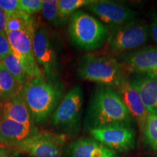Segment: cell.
<instances>
[{"label": "cell", "mask_w": 157, "mask_h": 157, "mask_svg": "<svg viewBox=\"0 0 157 157\" xmlns=\"http://www.w3.org/2000/svg\"><path fill=\"white\" fill-rule=\"evenodd\" d=\"M134 124L117 90L101 85L95 88L84 118V126L88 130L113 126L133 127Z\"/></svg>", "instance_id": "1"}, {"label": "cell", "mask_w": 157, "mask_h": 157, "mask_svg": "<svg viewBox=\"0 0 157 157\" xmlns=\"http://www.w3.org/2000/svg\"><path fill=\"white\" fill-rule=\"evenodd\" d=\"M21 95L34 121L44 123L53 113L63 98L64 87L57 77L42 74L29 79L23 86Z\"/></svg>", "instance_id": "2"}, {"label": "cell", "mask_w": 157, "mask_h": 157, "mask_svg": "<svg viewBox=\"0 0 157 157\" xmlns=\"http://www.w3.org/2000/svg\"><path fill=\"white\" fill-rule=\"evenodd\" d=\"M78 77L84 81L95 82L117 90L128 76L124 71L117 57L109 52H90L78 62Z\"/></svg>", "instance_id": "3"}, {"label": "cell", "mask_w": 157, "mask_h": 157, "mask_svg": "<svg viewBox=\"0 0 157 157\" xmlns=\"http://www.w3.org/2000/svg\"><path fill=\"white\" fill-rule=\"evenodd\" d=\"M68 33L75 48L93 52L106 44L110 31L97 17L78 10L70 17Z\"/></svg>", "instance_id": "4"}, {"label": "cell", "mask_w": 157, "mask_h": 157, "mask_svg": "<svg viewBox=\"0 0 157 157\" xmlns=\"http://www.w3.org/2000/svg\"><path fill=\"white\" fill-rule=\"evenodd\" d=\"M149 24L142 19H135L110 31L107 41L108 52L113 56L139 49L150 39Z\"/></svg>", "instance_id": "5"}, {"label": "cell", "mask_w": 157, "mask_h": 157, "mask_svg": "<svg viewBox=\"0 0 157 157\" xmlns=\"http://www.w3.org/2000/svg\"><path fill=\"white\" fill-rule=\"evenodd\" d=\"M83 104V89L80 85L74 86L63 96L52 113L53 126L64 134H77L81 128Z\"/></svg>", "instance_id": "6"}, {"label": "cell", "mask_w": 157, "mask_h": 157, "mask_svg": "<svg viewBox=\"0 0 157 157\" xmlns=\"http://www.w3.org/2000/svg\"><path fill=\"white\" fill-rule=\"evenodd\" d=\"M65 137L64 135L37 130L25 140L12 146L31 157H63Z\"/></svg>", "instance_id": "7"}, {"label": "cell", "mask_w": 157, "mask_h": 157, "mask_svg": "<svg viewBox=\"0 0 157 157\" xmlns=\"http://www.w3.org/2000/svg\"><path fill=\"white\" fill-rule=\"evenodd\" d=\"M36 28L35 24L33 23L23 30L6 34L10 44L12 52L23 63L29 79L42 75L33 50V41Z\"/></svg>", "instance_id": "8"}, {"label": "cell", "mask_w": 157, "mask_h": 157, "mask_svg": "<svg viewBox=\"0 0 157 157\" xmlns=\"http://www.w3.org/2000/svg\"><path fill=\"white\" fill-rule=\"evenodd\" d=\"M87 10L95 15L109 31L137 19L138 13L123 4L109 0H95L85 7Z\"/></svg>", "instance_id": "9"}, {"label": "cell", "mask_w": 157, "mask_h": 157, "mask_svg": "<svg viewBox=\"0 0 157 157\" xmlns=\"http://www.w3.org/2000/svg\"><path fill=\"white\" fill-rule=\"evenodd\" d=\"M95 140L115 151L127 152L135 148L136 135L133 127H106L89 131Z\"/></svg>", "instance_id": "10"}, {"label": "cell", "mask_w": 157, "mask_h": 157, "mask_svg": "<svg viewBox=\"0 0 157 157\" xmlns=\"http://www.w3.org/2000/svg\"><path fill=\"white\" fill-rule=\"evenodd\" d=\"M33 50L39 67L43 75L57 77L58 59L50 36L45 27L36 28L33 41Z\"/></svg>", "instance_id": "11"}, {"label": "cell", "mask_w": 157, "mask_h": 157, "mask_svg": "<svg viewBox=\"0 0 157 157\" xmlns=\"http://www.w3.org/2000/svg\"><path fill=\"white\" fill-rule=\"evenodd\" d=\"M127 74H145L157 67V46H144L137 50L118 56Z\"/></svg>", "instance_id": "12"}, {"label": "cell", "mask_w": 157, "mask_h": 157, "mask_svg": "<svg viewBox=\"0 0 157 157\" xmlns=\"http://www.w3.org/2000/svg\"><path fill=\"white\" fill-rule=\"evenodd\" d=\"M116 90L119 93L129 114L135 123L137 124L140 132H142L148 112L143 103L138 92L130 84L128 78Z\"/></svg>", "instance_id": "13"}, {"label": "cell", "mask_w": 157, "mask_h": 157, "mask_svg": "<svg viewBox=\"0 0 157 157\" xmlns=\"http://www.w3.org/2000/svg\"><path fill=\"white\" fill-rule=\"evenodd\" d=\"M0 117L16 121L30 129H35L34 119L21 93L0 101Z\"/></svg>", "instance_id": "14"}, {"label": "cell", "mask_w": 157, "mask_h": 157, "mask_svg": "<svg viewBox=\"0 0 157 157\" xmlns=\"http://www.w3.org/2000/svg\"><path fill=\"white\" fill-rule=\"evenodd\" d=\"M130 84L134 87L148 113L157 114V79L146 74H135L128 77Z\"/></svg>", "instance_id": "15"}, {"label": "cell", "mask_w": 157, "mask_h": 157, "mask_svg": "<svg viewBox=\"0 0 157 157\" xmlns=\"http://www.w3.org/2000/svg\"><path fill=\"white\" fill-rule=\"evenodd\" d=\"M70 157H118L117 152L91 138L74 141L68 149Z\"/></svg>", "instance_id": "16"}, {"label": "cell", "mask_w": 157, "mask_h": 157, "mask_svg": "<svg viewBox=\"0 0 157 157\" xmlns=\"http://www.w3.org/2000/svg\"><path fill=\"white\" fill-rule=\"evenodd\" d=\"M36 131V128L30 129L16 121L0 117V143L4 144L13 146Z\"/></svg>", "instance_id": "17"}, {"label": "cell", "mask_w": 157, "mask_h": 157, "mask_svg": "<svg viewBox=\"0 0 157 157\" xmlns=\"http://www.w3.org/2000/svg\"><path fill=\"white\" fill-rule=\"evenodd\" d=\"M23 87V85L0 63V101L18 95Z\"/></svg>", "instance_id": "18"}, {"label": "cell", "mask_w": 157, "mask_h": 157, "mask_svg": "<svg viewBox=\"0 0 157 157\" xmlns=\"http://www.w3.org/2000/svg\"><path fill=\"white\" fill-rule=\"evenodd\" d=\"M2 63L22 85L24 86V84L29 80L23 63L20 59L13 53V52L3 59Z\"/></svg>", "instance_id": "19"}, {"label": "cell", "mask_w": 157, "mask_h": 157, "mask_svg": "<svg viewBox=\"0 0 157 157\" xmlns=\"http://www.w3.org/2000/svg\"><path fill=\"white\" fill-rule=\"evenodd\" d=\"M95 0H58V11L60 18L63 23L69 17L83 7L93 4Z\"/></svg>", "instance_id": "20"}, {"label": "cell", "mask_w": 157, "mask_h": 157, "mask_svg": "<svg viewBox=\"0 0 157 157\" xmlns=\"http://www.w3.org/2000/svg\"><path fill=\"white\" fill-rule=\"evenodd\" d=\"M141 134L146 144L157 151V114L148 113Z\"/></svg>", "instance_id": "21"}, {"label": "cell", "mask_w": 157, "mask_h": 157, "mask_svg": "<svg viewBox=\"0 0 157 157\" xmlns=\"http://www.w3.org/2000/svg\"><path fill=\"white\" fill-rule=\"evenodd\" d=\"M43 16L47 21L54 25L62 24L58 11V0H42Z\"/></svg>", "instance_id": "22"}, {"label": "cell", "mask_w": 157, "mask_h": 157, "mask_svg": "<svg viewBox=\"0 0 157 157\" xmlns=\"http://www.w3.org/2000/svg\"><path fill=\"white\" fill-rule=\"evenodd\" d=\"M18 8L31 15L42 11V0H18Z\"/></svg>", "instance_id": "23"}, {"label": "cell", "mask_w": 157, "mask_h": 157, "mask_svg": "<svg viewBox=\"0 0 157 157\" xmlns=\"http://www.w3.org/2000/svg\"><path fill=\"white\" fill-rule=\"evenodd\" d=\"M0 8L6 13L7 16L19 10L18 0H0Z\"/></svg>", "instance_id": "24"}, {"label": "cell", "mask_w": 157, "mask_h": 157, "mask_svg": "<svg viewBox=\"0 0 157 157\" xmlns=\"http://www.w3.org/2000/svg\"><path fill=\"white\" fill-rule=\"evenodd\" d=\"M12 52V48L6 34H0V63Z\"/></svg>", "instance_id": "25"}, {"label": "cell", "mask_w": 157, "mask_h": 157, "mask_svg": "<svg viewBox=\"0 0 157 157\" xmlns=\"http://www.w3.org/2000/svg\"><path fill=\"white\" fill-rule=\"evenodd\" d=\"M150 36L156 43L157 46V12L153 13L151 17V23L149 24Z\"/></svg>", "instance_id": "26"}, {"label": "cell", "mask_w": 157, "mask_h": 157, "mask_svg": "<svg viewBox=\"0 0 157 157\" xmlns=\"http://www.w3.org/2000/svg\"><path fill=\"white\" fill-rule=\"evenodd\" d=\"M7 15L4 10L0 8V34H6V25Z\"/></svg>", "instance_id": "27"}, {"label": "cell", "mask_w": 157, "mask_h": 157, "mask_svg": "<svg viewBox=\"0 0 157 157\" xmlns=\"http://www.w3.org/2000/svg\"><path fill=\"white\" fill-rule=\"evenodd\" d=\"M145 74H148V76H152V77H154V78H156V79H157V67L154 68V69L149 71L146 72V73H145Z\"/></svg>", "instance_id": "28"}, {"label": "cell", "mask_w": 157, "mask_h": 157, "mask_svg": "<svg viewBox=\"0 0 157 157\" xmlns=\"http://www.w3.org/2000/svg\"><path fill=\"white\" fill-rule=\"evenodd\" d=\"M7 155H8V153L6 151V149L0 146V157H5Z\"/></svg>", "instance_id": "29"}, {"label": "cell", "mask_w": 157, "mask_h": 157, "mask_svg": "<svg viewBox=\"0 0 157 157\" xmlns=\"http://www.w3.org/2000/svg\"><path fill=\"white\" fill-rule=\"evenodd\" d=\"M5 157H10V156H9V154H8V155H7V156H6Z\"/></svg>", "instance_id": "30"}]
</instances>
